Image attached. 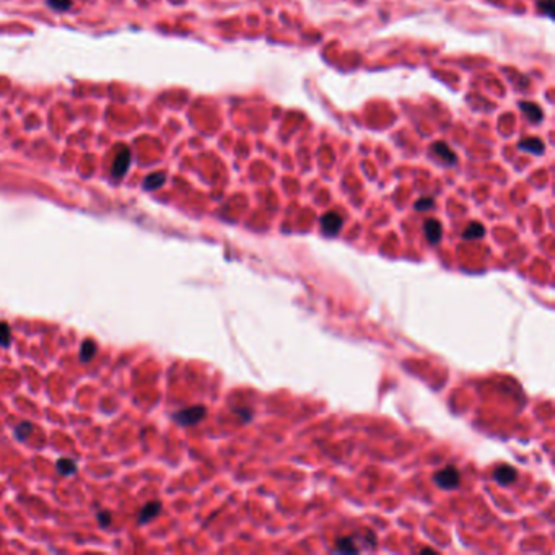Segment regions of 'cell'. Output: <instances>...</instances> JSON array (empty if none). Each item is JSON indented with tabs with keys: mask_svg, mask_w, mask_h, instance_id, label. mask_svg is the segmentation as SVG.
Here are the masks:
<instances>
[{
	"mask_svg": "<svg viewBox=\"0 0 555 555\" xmlns=\"http://www.w3.org/2000/svg\"><path fill=\"white\" fill-rule=\"evenodd\" d=\"M433 479L439 489L454 490L459 487V484H461V472H459L454 466H446L442 469V471H438L435 474Z\"/></svg>",
	"mask_w": 555,
	"mask_h": 555,
	"instance_id": "6da1fadb",
	"label": "cell"
},
{
	"mask_svg": "<svg viewBox=\"0 0 555 555\" xmlns=\"http://www.w3.org/2000/svg\"><path fill=\"white\" fill-rule=\"evenodd\" d=\"M207 415V409L204 406H193L183 410H178V412L173 415V420L178 422L179 425L184 427H190V425H197L199 422H202Z\"/></svg>",
	"mask_w": 555,
	"mask_h": 555,
	"instance_id": "7a4b0ae2",
	"label": "cell"
},
{
	"mask_svg": "<svg viewBox=\"0 0 555 555\" xmlns=\"http://www.w3.org/2000/svg\"><path fill=\"white\" fill-rule=\"evenodd\" d=\"M343 226V218L337 212H328L321 217V229L326 236H336Z\"/></svg>",
	"mask_w": 555,
	"mask_h": 555,
	"instance_id": "3957f363",
	"label": "cell"
},
{
	"mask_svg": "<svg viewBox=\"0 0 555 555\" xmlns=\"http://www.w3.org/2000/svg\"><path fill=\"white\" fill-rule=\"evenodd\" d=\"M130 160H132V155L127 147H121L116 158H114L112 161V176L114 178H122L124 175L127 173V169L130 166Z\"/></svg>",
	"mask_w": 555,
	"mask_h": 555,
	"instance_id": "277c9868",
	"label": "cell"
},
{
	"mask_svg": "<svg viewBox=\"0 0 555 555\" xmlns=\"http://www.w3.org/2000/svg\"><path fill=\"white\" fill-rule=\"evenodd\" d=\"M432 151L435 153V157L439 161H443L445 165H456L457 155L446 145L445 142H435L432 145Z\"/></svg>",
	"mask_w": 555,
	"mask_h": 555,
	"instance_id": "5b68a950",
	"label": "cell"
},
{
	"mask_svg": "<svg viewBox=\"0 0 555 555\" xmlns=\"http://www.w3.org/2000/svg\"><path fill=\"white\" fill-rule=\"evenodd\" d=\"M424 232H425V236L430 244H436L442 241V236H443V228H442V223L438 222V220L435 218H428L425 225H424Z\"/></svg>",
	"mask_w": 555,
	"mask_h": 555,
	"instance_id": "8992f818",
	"label": "cell"
},
{
	"mask_svg": "<svg viewBox=\"0 0 555 555\" xmlns=\"http://www.w3.org/2000/svg\"><path fill=\"white\" fill-rule=\"evenodd\" d=\"M516 469L508 466V464H502L493 471V479L499 482L500 485H510L516 481Z\"/></svg>",
	"mask_w": 555,
	"mask_h": 555,
	"instance_id": "52a82bcc",
	"label": "cell"
},
{
	"mask_svg": "<svg viewBox=\"0 0 555 555\" xmlns=\"http://www.w3.org/2000/svg\"><path fill=\"white\" fill-rule=\"evenodd\" d=\"M518 147L524 151H529L532 153V155H542L544 153V142L538 137H528V139H523L520 140Z\"/></svg>",
	"mask_w": 555,
	"mask_h": 555,
	"instance_id": "ba28073f",
	"label": "cell"
},
{
	"mask_svg": "<svg viewBox=\"0 0 555 555\" xmlns=\"http://www.w3.org/2000/svg\"><path fill=\"white\" fill-rule=\"evenodd\" d=\"M160 511H161V503H160V502H150V503H147V505L140 510V513H139V523L143 524V523H148V521H151V520H155Z\"/></svg>",
	"mask_w": 555,
	"mask_h": 555,
	"instance_id": "9c48e42d",
	"label": "cell"
},
{
	"mask_svg": "<svg viewBox=\"0 0 555 555\" xmlns=\"http://www.w3.org/2000/svg\"><path fill=\"white\" fill-rule=\"evenodd\" d=\"M520 108H521V111L526 114V118H528L531 122H534V124L541 122V119H542V116H544V112H542V109H541L535 103L520 101Z\"/></svg>",
	"mask_w": 555,
	"mask_h": 555,
	"instance_id": "30bf717a",
	"label": "cell"
},
{
	"mask_svg": "<svg viewBox=\"0 0 555 555\" xmlns=\"http://www.w3.org/2000/svg\"><path fill=\"white\" fill-rule=\"evenodd\" d=\"M485 235V226L479 222H471L463 233V238L464 240H479V238H482Z\"/></svg>",
	"mask_w": 555,
	"mask_h": 555,
	"instance_id": "8fae6325",
	"label": "cell"
},
{
	"mask_svg": "<svg viewBox=\"0 0 555 555\" xmlns=\"http://www.w3.org/2000/svg\"><path fill=\"white\" fill-rule=\"evenodd\" d=\"M55 467H57V472L62 475H67V477L73 475L76 472V464L70 457H61L59 461L55 463Z\"/></svg>",
	"mask_w": 555,
	"mask_h": 555,
	"instance_id": "7c38bea8",
	"label": "cell"
},
{
	"mask_svg": "<svg viewBox=\"0 0 555 555\" xmlns=\"http://www.w3.org/2000/svg\"><path fill=\"white\" fill-rule=\"evenodd\" d=\"M165 179H166L165 173H151L143 181V187L147 190H155L165 184Z\"/></svg>",
	"mask_w": 555,
	"mask_h": 555,
	"instance_id": "4fadbf2b",
	"label": "cell"
},
{
	"mask_svg": "<svg viewBox=\"0 0 555 555\" xmlns=\"http://www.w3.org/2000/svg\"><path fill=\"white\" fill-rule=\"evenodd\" d=\"M94 353H97V343H94L93 340H90V339H87V340L82 343L80 355H79V357H80L82 361L87 363V361H90V360L93 358Z\"/></svg>",
	"mask_w": 555,
	"mask_h": 555,
	"instance_id": "5bb4252c",
	"label": "cell"
},
{
	"mask_svg": "<svg viewBox=\"0 0 555 555\" xmlns=\"http://www.w3.org/2000/svg\"><path fill=\"white\" fill-rule=\"evenodd\" d=\"M336 552H358V547L355 545V539L353 538H339L336 541Z\"/></svg>",
	"mask_w": 555,
	"mask_h": 555,
	"instance_id": "9a60e30c",
	"label": "cell"
},
{
	"mask_svg": "<svg viewBox=\"0 0 555 555\" xmlns=\"http://www.w3.org/2000/svg\"><path fill=\"white\" fill-rule=\"evenodd\" d=\"M33 433V424L31 422H22L15 428V436L20 439V442H25V439Z\"/></svg>",
	"mask_w": 555,
	"mask_h": 555,
	"instance_id": "2e32d148",
	"label": "cell"
},
{
	"mask_svg": "<svg viewBox=\"0 0 555 555\" xmlns=\"http://www.w3.org/2000/svg\"><path fill=\"white\" fill-rule=\"evenodd\" d=\"M12 343V331H10V326L2 321L0 322V346L2 347H8Z\"/></svg>",
	"mask_w": 555,
	"mask_h": 555,
	"instance_id": "e0dca14e",
	"label": "cell"
},
{
	"mask_svg": "<svg viewBox=\"0 0 555 555\" xmlns=\"http://www.w3.org/2000/svg\"><path fill=\"white\" fill-rule=\"evenodd\" d=\"M435 207V200L433 197H422L415 202V210L417 212H427V210H432Z\"/></svg>",
	"mask_w": 555,
	"mask_h": 555,
	"instance_id": "ac0fdd59",
	"label": "cell"
},
{
	"mask_svg": "<svg viewBox=\"0 0 555 555\" xmlns=\"http://www.w3.org/2000/svg\"><path fill=\"white\" fill-rule=\"evenodd\" d=\"M538 5H539L541 12L544 15L552 16V13H553V0H539Z\"/></svg>",
	"mask_w": 555,
	"mask_h": 555,
	"instance_id": "d6986e66",
	"label": "cell"
},
{
	"mask_svg": "<svg viewBox=\"0 0 555 555\" xmlns=\"http://www.w3.org/2000/svg\"><path fill=\"white\" fill-rule=\"evenodd\" d=\"M47 4L55 10H67V8H70L72 0H47Z\"/></svg>",
	"mask_w": 555,
	"mask_h": 555,
	"instance_id": "ffe728a7",
	"label": "cell"
},
{
	"mask_svg": "<svg viewBox=\"0 0 555 555\" xmlns=\"http://www.w3.org/2000/svg\"><path fill=\"white\" fill-rule=\"evenodd\" d=\"M98 523L103 526V528H106V526L111 524V513L109 511H98Z\"/></svg>",
	"mask_w": 555,
	"mask_h": 555,
	"instance_id": "44dd1931",
	"label": "cell"
}]
</instances>
